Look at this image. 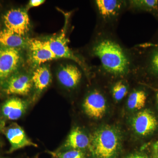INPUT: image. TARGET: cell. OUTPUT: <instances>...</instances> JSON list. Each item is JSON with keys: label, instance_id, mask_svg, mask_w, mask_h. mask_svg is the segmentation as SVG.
Listing matches in <instances>:
<instances>
[{"label": "cell", "instance_id": "6da1fadb", "mask_svg": "<svg viewBox=\"0 0 158 158\" xmlns=\"http://www.w3.org/2000/svg\"><path fill=\"white\" fill-rule=\"evenodd\" d=\"M94 55L98 57L108 72L116 75L124 74L129 68L127 57L120 45L110 39H102L93 48Z\"/></svg>", "mask_w": 158, "mask_h": 158}, {"label": "cell", "instance_id": "7a4b0ae2", "mask_svg": "<svg viewBox=\"0 0 158 158\" xmlns=\"http://www.w3.org/2000/svg\"><path fill=\"white\" fill-rule=\"evenodd\" d=\"M91 148L97 158H111L118 149L119 141L115 131L109 127L98 130L91 138Z\"/></svg>", "mask_w": 158, "mask_h": 158}, {"label": "cell", "instance_id": "3957f363", "mask_svg": "<svg viewBox=\"0 0 158 158\" xmlns=\"http://www.w3.org/2000/svg\"><path fill=\"white\" fill-rule=\"evenodd\" d=\"M21 50L0 45V85L19 71L23 62Z\"/></svg>", "mask_w": 158, "mask_h": 158}, {"label": "cell", "instance_id": "277c9868", "mask_svg": "<svg viewBox=\"0 0 158 158\" xmlns=\"http://www.w3.org/2000/svg\"><path fill=\"white\" fill-rule=\"evenodd\" d=\"M4 29L25 37L30 31V20L27 11L24 9H11L3 16Z\"/></svg>", "mask_w": 158, "mask_h": 158}, {"label": "cell", "instance_id": "5b68a950", "mask_svg": "<svg viewBox=\"0 0 158 158\" xmlns=\"http://www.w3.org/2000/svg\"><path fill=\"white\" fill-rule=\"evenodd\" d=\"M27 48L30 62L36 68L45 62L58 59L51 51L46 40L34 38L29 39L28 40Z\"/></svg>", "mask_w": 158, "mask_h": 158}, {"label": "cell", "instance_id": "8992f818", "mask_svg": "<svg viewBox=\"0 0 158 158\" xmlns=\"http://www.w3.org/2000/svg\"><path fill=\"white\" fill-rule=\"evenodd\" d=\"M3 91L9 95H27L31 90V77L18 71L12 75L2 85Z\"/></svg>", "mask_w": 158, "mask_h": 158}, {"label": "cell", "instance_id": "52a82bcc", "mask_svg": "<svg viewBox=\"0 0 158 158\" xmlns=\"http://www.w3.org/2000/svg\"><path fill=\"white\" fill-rule=\"evenodd\" d=\"M51 51L58 59H69L73 60L81 65H83L82 62L71 50L67 43L64 31L61 34L49 37L46 40Z\"/></svg>", "mask_w": 158, "mask_h": 158}, {"label": "cell", "instance_id": "ba28073f", "mask_svg": "<svg viewBox=\"0 0 158 158\" xmlns=\"http://www.w3.org/2000/svg\"><path fill=\"white\" fill-rule=\"evenodd\" d=\"M5 133L11 146L9 151L10 153L27 146L37 147V144L29 138L23 129L17 123L10 125Z\"/></svg>", "mask_w": 158, "mask_h": 158}, {"label": "cell", "instance_id": "9c48e42d", "mask_svg": "<svg viewBox=\"0 0 158 158\" xmlns=\"http://www.w3.org/2000/svg\"><path fill=\"white\" fill-rule=\"evenodd\" d=\"M83 106L88 116L91 118H101L106 113V99L100 92L94 90L86 97Z\"/></svg>", "mask_w": 158, "mask_h": 158}, {"label": "cell", "instance_id": "30bf717a", "mask_svg": "<svg viewBox=\"0 0 158 158\" xmlns=\"http://www.w3.org/2000/svg\"><path fill=\"white\" fill-rule=\"evenodd\" d=\"M158 124L155 116L148 110L138 113L133 121L134 130L137 134L142 136L147 135L153 132Z\"/></svg>", "mask_w": 158, "mask_h": 158}, {"label": "cell", "instance_id": "8fae6325", "mask_svg": "<svg viewBox=\"0 0 158 158\" xmlns=\"http://www.w3.org/2000/svg\"><path fill=\"white\" fill-rule=\"evenodd\" d=\"M57 77L62 86L69 89H73L80 83L82 73L76 65L66 64L60 66L57 72Z\"/></svg>", "mask_w": 158, "mask_h": 158}, {"label": "cell", "instance_id": "7c38bea8", "mask_svg": "<svg viewBox=\"0 0 158 158\" xmlns=\"http://www.w3.org/2000/svg\"><path fill=\"white\" fill-rule=\"evenodd\" d=\"M27 108V103L18 98H11L7 100L3 104L2 112L7 119L17 120L24 113Z\"/></svg>", "mask_w": 158, "mask_h": 158}, {"label": "cell", "instance_id": "4fadbf2b", "mask_svg": "<svg viewBox=\"0 0 158 158\" xmlns=\"http://www.w3.org/2000/svg\"><path fill=\"white\" fill-rule=\"evenodd\" d=\"M33 86L37 93L45 90L52 81L50 69L46 64L38 66L35 69L31 76Z\"/></svg>", "mask_w": 158, "mask_h": 158}, {"label": "cell", "instance_id": "5bb4252c", "mask_svg": "<svg viewBox=\"0 0 158 158\" xmlns=\"http://www.w3.org/2000/svg\"><path fill=\"white\" fill-rule=\"evenodd\" d=\"M0 45L21 50L28 47V40L4 28L0 31Z\"/></svg>", "mask_w": 158, "mask_h": 158}, {"label": "cell", "instance_id": "9a60e30c", "mask_svg": "<svg viewBox=\"0 0 158 158\" xmlns=\"http://www.w3.org/2000/svg\"><path fill=\"white\" fill-rule=\"evenodd\" d=\"M90 143L88 136L79 128L76 127L72 130L65 141L64 147L72 149H84Z\"/></svg>", "mask_w": 158, "mask_h": 158}, {"label": "cell", "instance_id": "2e32d148", "mask_svg": "<svg viewBox=\"0 0 158 158\" xmlns=\"http://www.w3.org/2000/svg\"><path fill=\"white\" fill-rule=\"evenodd\" d=\"M95 4L99 13L106 19L115 17L123 6L121 1L117 0H97Z\"/></svg>", "mask_w": 158, "mask_h": 158}, {"label": "cell", "instance_id": "e0dca14e", "mask_svg": "<svg viewBox=\"0 0 158 158\" xmlns=\"http://www.w3.org/2000/svg\"><path fill=\"white\" fill-rule=\"evenodd\" d=\"M147 51L144 69L151 74L158 76V45L151 46Z\"/></svg>", "mask_w": 158, "mask_h": 158}, {"label": "cell", "instance_id": "ac0fdd59", "mask_svg": "<svg viewBox=\"0 0 158 158\" xmlns=\"http://www.w3.org/2000/svg\"><path fill=\"white\" fill-rule=\"evenodd\" d=\"M147 100V95L143 90H138L131 93L127 100V106L131 110H139L144 107Z\"/></svg>", "mask_w": 158, "mask_h": 158}, {"label": "cell", "instance_id": "d6986e66", "mask_svg": "<svg viewBox=\"0 0 158 158\" xmlns=\"http://www.w3.org/2000/svg\"><path fill=\"white\" fill-rule=\"evenodd\" d=\"M135 8L151 13L158 19V0H138L131 1Z\"/></svg>", "mask_w": 158, "mask_h": 158}, {"label": "cell", "instance_id": "ffe728a7", "mask_svg": "<svg viewBox=\"0 0 158 158\" xmlns=\"http://www.w3.org/2000/svg\"><path fill=\"white\" fill-rule=\"evenodd\" d=\"M56 158H85L80 150L71 149L66 151H57L50 152Z\"/></svg>", "mask_w": 158, "mask_h": 158}, {"label": "cell", "instance_id": "44dd1931", "mask_svg": "<svg viewBox=\"0 0 158 158\" xmlns=\"http://www.w3.org/2000/svg\"><path fill=\"white\" fill-rule=\"evenodd\" d=\"M127 88L123 82H117L113 88V95L115 100H121L127 94Z\"/></svg>", "mask_w": 158, "mask_h": 158}, {"label": "cell", "instance_id": "7402d4cb", "mask_svg": "<svg viewBox=\"0 0 158 158\" xmlns=\"http://www.w3.org/2000/svg\"><path fill=\"white\" fill-rule=\"evenodd\" d=\"M45 2L44 0H31L27 5V9L37 7Z\"/></svg>", "mask_w": 158, "mask_h": 158}, {"label": "cell", "instance_id": "603a6c76", "mask_svg": "<svg viewBox=\"0 0 158 158\" xmlns=\"http://www.w3.org/2000/svg\"><path fill=\"white\" fill-rule=\"evenodd\" d=\"M128 158H147L144 156L142 155H135L132 156Z\"/></svg>", "mask_w": 158, "mask_h": 158}, {"label": "cell", "instance_id": "cb8c5ba5", "mask_svg": "<svg viewBox=\"0 0 158 158\" xmlns=\"http://www.w3.org/2000/svg\"><path fill=\"white\" fill-rule=\"evenodd\" d=\"M156 98L157 100L158 103V90L157 91V92L156 94Z\"/></svg>", "mask_w": 158, "mask_h": 158}]
</instances>
